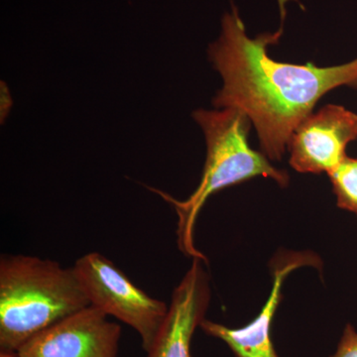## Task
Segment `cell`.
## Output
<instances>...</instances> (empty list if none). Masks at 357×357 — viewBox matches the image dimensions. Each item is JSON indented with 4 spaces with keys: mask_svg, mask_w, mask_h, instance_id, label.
Instances as JSON below:
<instances>
[{
    "mask_svg": "<svg viewBox=\"0 0 357 357\" xmlns=\"http://www.w3.org/2000/svg\"><path fill=\"white\" fill-rule=\"evenodd\" d=\"M357 139V114L328 105L301 122L289 141L290 164L297 172L330 173L347 158Z\"/></svg>",
    "mask_w": 357,
    "mask_h": 357,
    "instance_id": "5b68a950",
    "label": "cell"
},
{
    "mask_svg": "<svg viewBox=\"0 0 357 357\" xmlns=\"http://www.w3.org/2000/svg\"><path fill=\"white\" fill-rule=\"evenodd\" d=\"M285 1L280 0V29L255 38L248 36L238 9L232 6L231 13L223 16L222 32L208 53L222 79L213 105L217 109L232 107L248 115L262 153L275 161H280L295 129L326 93L340 86L357 89V58L321 68L312 63L277 62L270 57L268 48L284 32Z\"/></svg>",
    "mask_w": 357,
    "mask_h": 357,
    "instance_id": "6da1fadb",
    "label": "cell"
},
{
    "mask_svg": "<svg viewBox=\"0 0 357 357\" xmlns=\"http://www.w3.org/2000/svg\"><path fill=\"white\" fill-rule=\"evenodd\" d=\"M0 357H21L17 351H0Z\"/></svg>",
    "mask_w": 357,
    "mask_h": 357,
    "instance_id": "8fae6325",
    "label": "cell"
},
{
    "mask_svg": "<svg viewBox=\"0 0 357 357\" xmlns=\"http://www.w3.org/2000/svg\"><path fill=\"white\" fill-rule=\"evenodd\" d=\"M89 306L74 267L31 255L0 258V351H18Z\"/></svg>",
    "mask_w": 357,
    "mask_h": 357,
    "instance_id": "7a4b0ae2",
    "label": "cell"
},
{
    "mask_svg": "<svg viewBox=\"0 0 357 357\" xmlns=\"http://www.w3.org/2000/svg\"><path fill=\"white\" fill-rule=\"evenodd\" d=\"M203 130L206 143V159L203 175L189 198L178 201L166 192L151 189L172 204L178 217V246L185 255L206 260L195 246L194 232L199 211L215 192L262 176L281 187L289 184L286 171L274 168L262 152L249 146L250 119L243 112L232 107L198 109L192 114Z\"/></svg>",
    "mask_w": 357,
    "mask_h": 357,
    "instance_id": "3957f363",
    "label": "cell"
},
{
    "mask_svg": "<svg viewBox=\"0 0 357 357\" xmlns=\"http://www.w3.org/2000/svg\"><path fill=\"white\" fill-rule=\"evenodd\" d=\"M317 256L284 252L272 261L271 292L257 317L241 328H230L204 319L199 328L206 335L222 340L236 357H279L271 340V324L282 298L284 282L291 272L303 266H317Z\"/></svg>",
    "mask_w": 357,
    "mask_h": 357,
    "instance_id": "ba28073f",
    "label": "cell"
},
{
    "mask_svg": "<svg viewBox=\"0 0 357 357\" xmlns=\"http://www.w3.org/2000/svg\"><path fill=\"white\" fill-rule=\"evenodd\" d=\"M206 260L192 258V266L174 289L165 321L147 351L148 357H192L191 344L211 302Z\"/></svg>",
    "mask_w": 357,
    "mask_h": 357,
    "instance_id": "52a82bcc",
    "label": "cell"
},
{
    "mask_svg": "<svg viewBox=\"0 0 357 357\" xmlns=\"http://www.w3.org/2000/svg\"><path fill=\"white\" fill-rule=\"evenodd\" d=\"M331 357H357V332L354 326H345L337 351Z\"/></svg>",
    "mask_w": 357,
    "mask_h": 357,
    "instance_id": "30bf717a",
    "label": "cell"
},
{
    "mask_svg": "<svg viewBox=\"0 0 357 357\" xmlns=\"http://www.w3.org/2000/svg\"><path fill=\"white\" fill-rule=\"evenodd\" d=\"M91 306L132 328L148 351L165 321L169 307L133 284L100 253L91 252L74 265Z\"/></svg>",
    "mask_w": 357,
    "mask_h": 357,
    "instance_id": "277c9868",
    "label": "cell"
},
{
    "mask_svg": "<svg viewBox=\"0 0 357 357\" xmlns=\"http://www.w3.org/2000/svg\"><path fill=\"white\" fill-rule=\"evenodd\" d=\"M328 175L337 196V206L357 217V158L347 156Z\"/></svg>",
    "mask_w": 357,
    "mask_h": 357,
    "instance_id": "9c48e42d",
    "label": "cell"
},
{
    "mask_svg": "<svg viewBox=\"0 0 357 357\" xmlns=\"http://www.w3.org/2000/svg\"><path fill=\"white\" fill-rule=\"evenodd\" d=\"M121 328L93 306L35 335L21 357H117Z\"/></svg>",
    "mask_w": 357,
    "mask_h": 357,
    "instance_id": "8992f818",
    "label": "cell"
}]
</instances>
